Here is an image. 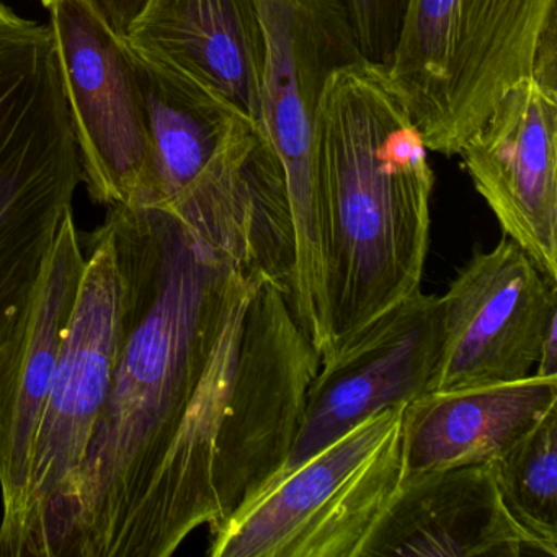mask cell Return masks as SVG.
Masks as SVG:
<instances>
[{
  "label": "cell",
  "mask_w": 557,
  "mask_h": 557,
  "mask_svg": "<svg viewBox=\"0 0 557 557\" xmlns=\"http://www.w3.org/2000/svg\"><path fill=\"white\" fill-rule=\"evenodd\" d=\"M278 200L272 148L244 128L169 203L109 207L125 278L122 347L86 459L30 557H169L213 523L224 329L269 272Z\"/></svg>",
  "instance_id": "cell-1"
},
{
  "label": "cell",
  "mask_w": 557,
  "mask_h": 557,
  "mask_svg": "<svg viewBox=\"0 0 557 557\" xmlns=\"http://www.w3.org/2000/svg\"><path fill=\"white\" fill-rule=\"evenodd\" d=\"M312 174L332 351L420 292L429 253L435 174L383 64L363 58L329 76Z\"/></svg>",
  "instance_id": "cell-2"
},
{
  "label": "cell",
  "mask_w": 557,
  "mask_h": 557,
  "mask_svg": "<svg viewBox=\"0 0 557 557\" xmlns=\"http://www.w3.org/2000/svg\"><path fill=\"white\" fill-rule=\"evenodd\" d=\"M557 0H407L391 84L426 149L458 156L527 79L557 90Z\"/></svg>",
  "instance_id": "cell-3"
},
{
  "label": "cell",
  "mask_w": 557,
  "mask_h": 557,
  "mask_svg": "<svg viewBox=\"0 0 557 557\" xmlns=\"http://www.w3.org/2000/svg\"><path fill=\"white\" fill-rule=\"evenodd\" d=\"M81 182L53 35L0 9V345L25 311Z\"/></svg>",
  "instance_id": "cell-4"
},
{
  "label": "cell",
  "mask_w": 557,
  "mask_h": 557,
  "mask_svg": "<svg viewBox=\"0 0 557 557\" xmlns=\"http://www.w3.org/2000/svg\"><path fill=\"white\" fill-rule=\"evenodd\" d=\"M260 125L285 175L293 256L286 301L321 358L331 351L325 247L315 205V116L329 76L363 60L344 0H260Z\"/></svg>",
  "instance_id": "cell-5"
},
{
  "label": "cell",
  "mask_w": 557,
  "mask_h": 557,
  "mask_svg": "<svg viewBox=\"0 0 557 557\" xmlns=\"http://www.w3.org/2000/svg\"><path fill=\"white\" fill-rule=\"evenodd\" d=\"M407 404L358 423L210 530L211 557H358L403 481Z\"/></svg>",
  "instance_id": "cell-6"
},
{
  "label": "cell",
  "mask_w": 557,
  "mask_h": 557,
  "mask_svg": "<svg viewBox=\"0 0 557 557\" xmlns=\"http://www.w3.org/2000/svg\"><path fill=\"white\" fill-rule=\"evenodd\" d=\"M83 283L38 423L27 497L0 557H30L48 515L86 459L122 347L125 278L103 221L89 237Z\"/></svg>",
  "instance_id": "cell-7"
},
{
  "label": "cell",
  "mask_w": 557,
  "mask_h": 557,
  "mask_svg": "<svg viewBox=\"0 0 557 557\" xmlns=\"http://www.w3.org/2000/svg\"><path fill=\"white\" fill-rule=\"evenodd\" d=\"M48 11L89 197L106 207H135L151 138L132 51L86 0H60Z\"/></svg>",
  "instance_id": "cell-8"
},
{
  "label": "cell",
  "mask_w": 557,
  "mask_h": 557,
  "mask_svg": "<svg viewBox=\"0 0 557 557\" xmlns=\"http://www.w3.org/2000/svg\"><path fill=\"white\" fill-rule=\"evenodd\" d=\"M443 305V345L430 391L505 383L533 374L557 319V280L508 237L459 270ZM429 391V393H430Z\"/></svg>",
  "instance_id": "cell-9"
},
{
  "label": "cell",
  "mask_w": 557,
  "mask_h": 557,
  "mask_svg": "<svg viewBox=\"0 0 557 557\" xmlns=\"http://www.w3.org/2000/svg\"><path fill=\"white\" fill-rule=\"evenodd\" d=\"M442 345V298L422 292L338 344L321 360L295 445L269 484L374 413L429 393Z\"/></svg>",
  "instance_id": "cell-10"
},
{
  "label": "cell",
  "mask_w": 557,
  "mask_h": 557,
  "mask_svg": "<svg viewBox=\"0 0 557 557\" xmlns=\"http://www.w3.org/2000/svg\"><path fill=\"white\" fill-rule=\"evenodd\" d=\"M86 253L66 214L11 337L0 345V550L21 523L32 451L83 283Z\"/></svg>",
  "instance_id": "cell-11"
},
{
  "label": "cell",
  "mask_w": 557,
  "mask_h": 557,
  "mask_svg": "<svg viewBox=\"0 0 557 557\" xmlns=\"http://www.w3.org/2000/svg\"><path fill=\"white\" fill-rule=\"evenodd\" d=\"M557 90L511 87L458 156L475 191L550 278L557 280Z\"/></svg>",
  "instance_id": "cell-12"
},
{
  "label": "cell",
  "mask_w": 557,
  "mask_h": 557,
  "mask_svg": "<svg viewBox=\"0 0 557 557\" xmlns=\"http://www.w3.org/2000/svg\"><path fill=\"white\" fill-rule=\"evenodd\" d=\"M549 557L505 508L495 461L403 475L358 557Z\"/></svg>",
  "instance_id": "cell-13"
},
{
  "label": "cell",
  "mask_w": 557,
  "mask_h": 557,
  "mask_svg": "<svg viewBox=\"0 0 557 557\" xmlns=\"http://www.w3.org/2000/svg\"><path fill=\"white\" fill-rule=\"evenodd\" d=\"M123 40L136 57L223 97L262 126L260 0H148Z\"/></svg>",
  "instance_id": "cell-14"
},
{
  "label": "cell",
  "mask_w": 557,
  "mask_h": 557,
  "mask_svg": "<svg viewBox=\"0 0 557 557\" xmlns=\"http://www.w3.org/2000/svg\"><path fill=\"white\" fill-rule=\"evenodd\" d=\"M553 407L557 376L430 391L404 409V475L497 461Z\"/></svg>",
  "instance_id": "cell-15"
},
{
  "label": "cell",
  "mask_w": 557,
  "mask_h": 557,
  "mask_svg": "<svg viewBox=\"0 0 557 557\" xmlns=\"http://www.w3.org/2000/svg\"><path fill=\"white\" fill-rule=\"evenodd\" d=\"M132 54L151 138L148 175L135 207H156L184 194L252 120L223 97Z\"/></svg>",
  "instance_id": "cell-16"
},
{
  "label": "cell",
  "mask_w": 557,
  "mask_h": 557,
  "mask_svg": "<svg viewBox=\"0 0 557 557\" xmlns=\"http://www.w3.org/2000/svg\"><path fill=\"white\" fill-rule=\"evenodd\" d=\"M510 517L557 557V407L495 461Z\"/></svg>",
  "instance_id": "cell-17"
},
{
  "label": "cell",
  "mask_w": 557,
  "mask_h": 557,
  "mask_svg": "<svg viewBox=\"0 0 557 557\" xmlns=\"http://www.w3.org/2000/svg\"><path fill=\"white\" fill-rule=\"evenodd\" d=\"M361 53L387 66L403 27L407 0H344Z\"/></svg>",
  "instance_id": "cell-18"
},
{
  "label": "cell",
  "mask_w": 557,
  "mask_h": 557,
  "mask_svg": "<svg viewBox=\"0 0 557 557\" xmlns=\"http://www.w3.org/2000/svg\"><path fill=\"white\" fill-rule=\"evenodd\" d=\"M86 2L116 35L125 38L148 0H86Z\"/></svg>",
  "instance_id": "cell-19"
},
{
  "label": "cell",
  "mask_w": 557,
  "mask_h": 557,
  "mask_svg": "<svg viewBox=\"0 0 557 557\" xmlns=\"http://www.w3.org/2000/svg\"><path fill=\"white\" fill-rule=\"evenodd\" d=\"M533 374L557 376V319H554L547 327Z\"/></svg>",
  "instance_id": "cell-20"
},
{
  "label": "cell",
  "mask_w": 557,
  "mask_h": 557,
  "mask_svg": "<svg viewBox=\"0 0 557 557\" xmlns=\"http://www.w3.org/2000/svg\"><path fill=\"white\" fill-rule=\"evenodd\" d=\"M40 2L45 5V8L50 9L51 5L57 4V2H60V0H40Z\"/></svg>",
  "instance_id": "cell-21"
}]
</instances>
